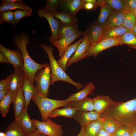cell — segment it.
Instances as JSON below:
<instances>
[{"label":"cell","mask_w":136,"mask_h":136,"mask_svg":"<svg viewBox=\"0 0 136 136\" xmlns=\"http://www.w3.org/2000/svg\"><path fill=\"white\" fill-rule=\"evenodd\" d=\"M51 67L50 64L39 70L36 74L34 82L39 94L48 97L49 89L50 85L51 78Z\"/></svg>","instance_id":"5"},{"label":"cell","mask_w":136,"mask_h":136,"mask_svg":"<svg viewBox=\"0 0 136 136\" xmlns=\"http://www.w3.org/2000/svg\"><path fill=\"white\" fill-rule=\"evenodd\" d=\"M8 88L12 92L16 93L22 87L25 80V73L23 68L14 69V72L10 75Z\"/></svg>","instance_id":"10"},{"label":"cell","mask_w":136,"mask_h":136,"mask_svg":"<svg viewBox=\"0 0 136 136\" xmlns=\"http://www.w3.org/2000/svg\"><path fill=\"white\" fill-rule=\"evenodd\" d=\"M90 44L87 38L84 39L77 47L74 54L68 60L66 65L67 68L72 64L76 63L80 60L87 58L85 53Z\"/></svg>","instance_id":"16"},{"label":"cell","mask_w":136,"mask_h":136,"mask_svg":"<svg viewBox=\"0 0 136 136\" xmlns=\"http://www.w3.org/2000/svg\"><path fill=\"white\" fill-rule=\"evenodd\" d=\"M14 121L18 124L26 136L37 129L32 119H30L27 109H25Z\"/></svg>","instance_id":"9"},{"label":"cell","mask_w":136,"mask_h":136,"mask_svg":"<svg viewBox=\"0 0 136 136\" xmlns=\"http://www.w3.org/2000/svg\"><path fill=\"white\" fill-rule=\"evenodd\" d=\"M104 119L101 118L88 124L86 127L85 136H96L101 128Z\"/></svg>","instance_id":"30"},{"label":"cell","mask_w":136,"mask_h":136,"mask_svg":"<svg viewBox=\"0 0 136 136\" xmlns=\"http://www.w3.org/2000/svg\"><path fill=\"white\" fill-rule=\"evenodd\" d=\"M84 32L79 31L74 34L67 37L52 42L54 46L58 49L59 56L61 58L66 48L77 38L83 36Z\"/></svg>","instance_id":"15"},{"label":"cell","mask_w":136,"mask_h":136,"mask_svg":"<svg viewBox=\"0 0 136 136\" xmlns=\"http://www.w3.org/2000/svg\"><path fill=\"white\" fill-rule=\"evenodd\" d=\"M100 7V11L99 16L97 19L94 22L104 27L107 19L114 9L106 3Z\"/></svg>","instance_id":"28"},{"label":"cell","mask_w":136,"mask_h":136,"mask_svg":"<svg viewBox=\"0 0 136 136\" xmlns=\"http://www.w3.org/2000/svg\"><path fill=\"white\" fill-rule=\"evenodd\" d=\"M0 63L10 64V62L7 56L2 52L0 51Z\"/></svg>","instance_id":"44"},{"label":"cell","mask_w":136,"mask_h":136,"mask_svg":"<svg viewBox=\"0 0 136 136\" xmlns=\"http://www.w3.org/2000/svg\"><path fill=\"white\" fill-rule=\"evenodd\" d=\"M14 39V43L18 48L22 56L24 63L23 70L29 81L33 84L34 78L37 72L49 64L46 63H38L30 57L26 48L29 42V39L26 35L21 33L15 35Z\"/></svg>","instance_id":"2"},{"label":"cell","mask_w":136,"mask_h":136,"mask_svg":"<svg viewBox=\"0 0 136 136\" xmlns=\"http://www.w3.org/2000/svg\"><path fill=\"white\" fill-rule=\"evenodd\" d=\"M32 12V9L29 10H23L17 9L13 12L14 14V19L12 25L16 26L19 20L22 18L31 15Z\"/></svg>","instance_id":"37"},{"label":"cell","mask_w":136,"mask_h":136,"mask_svg":"<svg viewBox=\"0 0 136 136\" xmlns=\"http://www.w3.org/2000/svg\"><path fill=\"white\" fill-rule=\"evenodd\" d=\"M9 91L8 88L0 91V100L2 99L7 95Z\"/></svg>","instance_id":"46"},{"label":"cell","mask_w":136,"mask_h":136,"mask_svg":"<svg viewBox=\"0 0 136 136\" xmlns=\"http://www.w3.org/2000/svg\"><path fill=\"white\" fill-rule=\"evenodd\" d=\"M40 132L48 136H63L62 126L53 121L49 117L45 121L32 119Z\"/></svg>","instance_id":"6"},{"label":"cell","mask_w":136,"mask_h":136,"mask_svg":"<svg viewBox=\"0 0 136 136\" xmlns=\"http://www.w3.org/2000/svg\"><path fill=\"white\" fill-rule=\"evenodd\" d=\"M131 10L134 13L136 20V10Z\"/></svg>","instance_id":"53"},{"label":"cell","mask_w":136,"mask_h":136,"mask_svg":"<svg viewBox=\"0 0 136 136\" xmlns=\"http://www.w3.org/2000/svg\"><path fill=\"white\" fill-rule=\"evenodd\" d=\"M0 6V11L20 9L29 10L31 9L20 0H3Z\"/></svg>","instance_id":"19"},{"label":"cell","mask_w":136,"mask_h":136,"mask_svg":"<svg viewBox=\"0 0 136 136\" xmlns=\"http://www.w3.org/2000/svg\"><path fill=\"white\" fill-rule=\"evenodd\" d=\"M4 132L7 136H26L19 126L14 121L9 124Z\"/></svg>","instance_id":"33"},{"label":"cell","mask_w":136,"mask_h":136,"mask_svg":"<svg viewBox=\"0 0 136 136\" xmlns=\"http://www.w3.org/2000/svg\"><path fill=\"white\" fill-rule=\"evenodd\" d=\"M98 6L97 3L94 4L90 3H86L83 9L87 10H95Z\"/></svg>","instance_id":"42"},{"label":"cell","mask_w":136,"mask_h":136,"mask_svg":"<svg viewBox=\"0 0 136 136\" xmlns=\"http://www.w3.org/2000/svg\"><path fill=\"white\" fill-rule=\"evenodd\" d=\"M0 136H7L4 132H0Z\"/></svg>","instance_id":"52"},{"label":"cell","mask_w":136,"mask_h":136,"mask_svg":"<svg viewBox=\"0 0 136 136\" xmlns=\"http://www.w3.org/2000/svg\"><path fill=\"white\" fill-rule=\"evenodd\" d=\"M106 3L110 6L114 10L122 11L128 10V4L126 0H107Z\"/></svg>","instance_id":"36"},{"label":"cell","mask_w":136,"mask_h":136,"mask_svg":"<svg viewBox=\"0 0 136 136\" xmlns=\"http://www.w3.org/2000/svg\"><path fill=\"white\" fill-rule=\"evenodd\" d=\"M0 50L8 58L14 69L23 68V59L19 50H11L6 48L0 44Z\"/></svg>","instance_id":"12"},{"label":"cell","mask_w":136,"mask_h":136,"mask_svg":"<svg viewBox=\"0 0 136 136\" xmlns=\"http://www.w3.org/2000/svg\"><path fill=\"white\" fill-rule=\"evenodd\" d=\"M79 31L77 24L66 25L61 22L58 31V40L70 36Z\"/></svg>","instance_id":"26"},{"label":"cell","mask_w":136,"mask_h":136,"mask_svg":"<svg viewBox=\"0 0 136 136\" xmlns=\"http://www.w3.org/2000/svg\"><path fill=\"white\" fill-rule=\"evenodd\" d=\"M86 127L85 126L81 127L80 132L77 136H85Z\"/></svg>","instance_id":"48"},{"label":"cell","mask_w":136,"mask_h":136,"mask_svg":"<svg viewBox=\"0 0 136 136\" xmlns=\"http://www.w3.org/2000/svg\"><path fill=\"white\" fill-rule=\"evenodd\" d=\"M37 14L39 17L46 18L48 22L51 31V35L49 37L50 41L52 43L58 40V31L61 22L55 18L49 12L46 11L42 9L39 10Z\"/></svg>","instance_id":"8"},{"label":"cell","mask_w":136,"mask_h":136,"mask_svg":"<svg viewBox=\"0 0 136 136\" xmlns=\"http://www.w3.org/2000/svg\"><path fill=\"white\" fill-rule=\"evenodd\" d=\"M77 110L74 108L67 107L64 108L55 109L49 115L50 118H54L58 116H62L69 118H73Z\"/></svg>","instance_id":"31"},{"label":"cell","mask_w":136,"mask_h":136,"mask_svg":"<svg viewBox=\"0 0 136 136\" xmlns=\"http://www.w3.org/2000/svg\"><path fill=\"white\" fill-rule=\"evenodd\" d=\"M120 45L116 38H112L103 40L90 45L86 51L87 57L93 56L96 58L101 52L111 47Z\"/></svg>","instance_id":"7"},{"label":"cell","mask_w":136,"mask_h":136,"mask_svg":"<svg viewBox=\"0 0 136 136\" xmlns=\"http://www.w3.org/2000/svg\"><path fill=\"white\" fill-rule=\"evenodd\" d=\"M96 136H113V135L107 133L101 128Z\"/></svg>","instance_id":"45"},{"label":"cell","mask_w":136,"mask_h":136,"mask_svg":"<svg viewBox=\"0 0 136 136\" xmlns=\"http://www.w3.org/2000/svg\"><path fill=\"white\" fill-rule=\"evenodd\" d=\"M40 46L46 53L50 61L51 74L50 85L54 84L56 81H62L73 85L78 90L83 88V84L74 81L59 66L53 55L52 46L42 43Z\"/></svg>","instance_id":"3"},{"label":"cell","mask_w":136,"mask_h":136,"mask_svg":"<svg viewBox=\"0 0 136 136\" xmlns=\"http://www.w3.org/2000/svg\"><path fill=\"white\" fill-rule=\"evenodd\" d=\"M50 13L54 18L59 20L62 23L65 25L77 24L78 21L76 17L61 11H58Z\"/></svg>","instance_id":"27"},{"label":"cell","mask_w":136,"mask_h":136,"mask_svg":"<svg viewBox=\"0 0 136 136\" xmlns=\"http://www.w3.org/2000/svg\"><path fill=\"white\" fill-rule=\"evenodd\" d=\"M73 118L78 122L81 127H86L91 122L101 118L100 114L95 111L89 112L77 111Z\"/></svg>","instance_id":"14"},{"label":"cell","mask_w":136,"mask_h":136,"mask_svg":"<svg viewBox=\"0 0 136 136\" xmlns=\"http://www.w3.org/2000/svg\"><path fill=\"white\" fill-rule=\"evenodd\" d=\"M95 89L93 83L90 82L86 84L82 90L76 93L71 94L66 100L68 101H79L87 97L88 95L92 94Z\"/></svg>","instance_id":"20"},{"label":"cell","mask_w":136,"mask_h":136,"mask_svg":"<svg viewBox=\"0 0 136 136\" xmlns=\"http://www.w3.org/2000/svg\"><path fill=\"white\" fill-rule=\"evenodd\" d=\"M32 100L38 108L43 121H45L54 110L61 107H67L71 101L65 100H57L48 98L39 94L33 96Z\"/></svg>","instance_id":"4"},{"label":"cell","mask_w":136,"mask_h":136,"mask_svg":"<svg viewBox=\"0 0 136 136\" xmlns=\"http://www.w3.org/2000/svg\"><path fill=\"white\" fill-rule=\"evenodd\" d=\"M10 77V75L6 78L0 81V91L5 89L8 88V84Z\"/></svg>","instance_id":"41"},{"label":"cell","mask_w":136,"mask_h":136,"mask_svg":"<svg viewBox=\"0 0 136 136\" xmlns=\"http://www.w3.org/2000/svg\"><path fill=\"white\" fill-rule=\"evenodd\" d=\"M131 30V31L136 35V24L133 27Z\"/></svg>","instance_id":"50"},{"label":"cell","mask_w":136,"mask_h":136,"mask_svg":"<svg viewBox=\"0 0 136 136\" xmlns=\"http://www.w3.org/2000/svg\"><path fill=\"white\" fill-rule=\"evenodd\" d=\"M120 126L114 120L110 119H104L101 128L108 133L113 135Z\"/></svg>","instance_id":"34"},{"label":"cell","mask_w":136,"mask_h":136,"mask_svg":"<svg viewBox=\"0 0 136 136\" xmlns=\"http://www.w3.org/2000/svg\"><path fill=\"white\" fill-rule=\"evenodd\" d=\"M104 28L94 22L84 32L83 36L86 37L90 45L100 41Z\"/></svg>","instance_id":"13"},{"label":"cell","mask_w":136,"mask_h":136,"mask_svg":"<svg viewBox=\"0 0 136 136\" xmlns=\"http://www.w3.org/2000/svg\"><path fill=\"white\" fill-rule=\"evenodd\" d=\"M62 0H47L43 9L50 13L59 11L58 7Z\"/></svg>","instance_id":"38"},{"label":"cell","mask_w":136,"mask_h":136,"mask_svg":"<svg viewBox=\"0 0 136 136\" xmlns=\"http://www.w3.org/2000/svg\"><path fill=\"white\" fill-rule=\"evenodd\" d=\"M127 2L128 10H136V0H126Z\"/></svg>","instance_id":"43"},{"label":"cell","mask_w":136,"mask_h":136,"mask_svg":"<svg viewBox=\"0 0 136 136\" xmlns=\"http://www.w3.org/2000/svg\"><path fill=\"white\" fill-rule=\"evenodd\" d=\"M84 37L83 36L78 41L70 45L66 49L60 59L57 60L59 66L65 72L66 70V65L67 61L72 54L75 52L77 47L83 40Z\"/></svg>","instance_id":"22"},{"label":"cell","mask_w":136,"mask_h":136,"mask_svg":"<svg viewBox=\"0 0 136 136\" xmlns=\"http://www.w3.org/2000/svg\"><path fill=\"white\" fill-rule=\"evenodd\" d=\"M14 19L13 12L11 10H8L1 12L0 25L4 22H7L12 24Z\"/></svg>","instance_id":"39"},{"label":"cell","mask_w":136,"mask_h":136,"mask_svg":"<svg viewBox=\"0 0 136 136\" xmlns=\"http://www.w3.org/2000/svg\"><path fill=\"white\" fill-rule=\"evenodd\" d=\"M67 107L74 108L77 111H80L89 112L94 111L92 99L88 97L78 102L71 101L70 105Z\"/></svg>","instance_id":"25"},{"label":"cell","mask_w":136,"mask_h":136,"mask_svg":"<svg viewBox=\"0 0 136 136\" xmlns=\"http://www.w3.org/2000/svg\"><path fill=\"white\" fill-rule=\"evenodd\" d=\"M13 103L14 118L15 119L25 109L26 106V100L22 87L16 92Z\"/></svg>","instance_id":"21"},{"label":"cell","mask_w":136,"mask_h":136,"mask_svg":"<svg viewBox=\"0 0 136 136\" xmlns=\"http://www.w3.org/2000/svg\"><path fill=\"white\" fill-rule=\"evenodd\" d=\"M16 93L9 91L7 95L0 100V113L3 117H5L8 112L10 105L13 102Z\"/></svg>","instance_id":"29"},{"label":"cell","mask_w":136,"mask_h":136,"mask_svg":"<svg viewBox=\"0 0 136 136\" xmlns=\"http://www.w3.org/2000/svg\"><path fill=\"white\" fill-rule=\"evenodd\" d=\"M125 16L122 25L121 26L131 29L136 24L135 17L132 10L125 11Z\"/></svg>","instance_id":"35"},{"label":"cell","mask_w":136,"mask_h":136,"mask_svg":"<svg viewBox=\"0 0 136 136\" xmlns=\"http://www.w3.org/2000/svg\"><path fill=\"white\" fill-rule=\"evenodd\" d=\"M100 117L113 119L121 127L130 131L136 130V98L125 102L115 101L100 114Z\"/></svg>","instance_id":"1"},{"label":"cell","mask_w":136,"mask_h":136,"mask_svg":"<svg viewBox=\"0 0 136 136\" xmlns=\"http://www.w3.org/2000/svg\"><path fill=\"white\" fill-rule=\"evenodd\" d=\"M86 3H90L94 4L97 3V0H85Z\"/></svg>","instance_id":"49"},{"label":"cell","mask_w":136,"mask_h":136,"mask_svg":"<svg viewBox=\"0 0 136 136\" xmlns=\"http://www.w3.org/2000/svg\"><path fill=\"white\" fill-rule=\"evenodd\" d=\"M22 88L26 101L25 109H27L32 97L38 94L35 86L30 82L26 75Z\"/></svg>","instance_id":"23"},{"label":"cell","mask_w":136,"mask_h":136,"mask_svg":"<svg viewBox=\"0 0 136 136\" xmlns=\"http://www.w3.org/2000/svg\"><path fill=\"white\" fill-rule=\"evenodd\" d=\"M27 136H46V135L40 132L37 129L36 131L30 133Z\"/></svg>","instance_id":"47"},{"label":"cell","mask_w":136,"mask_h":136,"mask_svg":"<svg viewBox=\"0 0 136 136\" xmlns=\"http://www.w3.org/2000/svg\"><path fill=\"white\" fill-rule=\"evenodd\" d=\"M86 3L85 0H62L59 5L61 11L75 17L77 13L83 9Z\"/></svg>","instance_id":"11"},{"label":"cell","mask_w":136,"mask_h":136,"mask_svg":"<svg viewBox=\"0 0 136 136\" xmlns=\"http://www.w3.org/2000/svg\"><path fill=\"white\" fill-rule=\"evenodd\" d=\"M131 30L122 26L109 28H104L100 41L107 39L117 38Z\"/></svg>","instance_id":"24"},{"label":"cell","mask_w":136,"mask_h":136,"mask_svg":"<svg viewBox=\"0 0 136 136\" xmlns=\"http://www.w3.org/2000/svg\"><path fill=\"white\" fill-rule=\"evenodd\" d=\"M116 39L120 45L126 44L130 48L136 49V35L131 30Z\"/></svg>","instance_id":"32"},{"label":"cell","mask_w":136,"mask_h":136,"mask_svg":"<svg viewBox=\"0 0 136 136\" xmlns=\"http://www.w3.org/2000/svg\"><path fill=\"white\" fill-rule=\"evenodd\" d=\"M125 16V11L114 10L107 19L104 28H109L121 26Z\"/></svg>","instance_id":"18"},{"label":"cell","mask_w":136,"mask_h":136,"mask_svg":"<svg viewBox=\"0 0 136 136\" xmlns=\"http://www.w3.org/2000/svg\"><path fill=\"white\" fill-rule=\"evenodd\" d=\"M92 99L94 111L100 114L111 107L115 102L108 96L98 95Z\"/></svg>","instance_id":"17"},{"label":"cell","mask_w":136,"mask_h":136,"mask_svg":"<svg viewBox=\"0 0 136 136\" xmlns=\"http://www.w3.org/2000/svg\"><path fill=\"white\" fill-rule=\"evenodd\" d=\"M130 132L131 136H136V130H132Z\"/></svg>","instance_id":"51"},{"label":"cell","mask_w":136,"mask_h":136,"mask_svg":"<svg viewBox=\"0 0 136 136\" xmlns=\"http://www.w3.org/2000/svg\"><path fill=\"white\" fill-rule=\"evenodd\" d=\"M113 136H131L130 131L126 128L120 127L113 135Z\"/></svg>","instance_id":"40"}]
</instances>
